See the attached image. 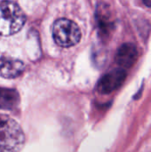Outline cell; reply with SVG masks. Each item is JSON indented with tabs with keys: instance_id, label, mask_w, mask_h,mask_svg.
<instances>
[{
	"instance_id": "obj_1",
	"label": "cell",
	"mask_w": 151,
	"mask_h": 152,
	"mask_svg": "<svg viewBox=\"0 0 151 152\" xmlns=\"http://www.w3.org/2000/svg\"><path fill=\"white\" fill-rule=\"evenodd\" d=\"M24 142L20 125L9 117L0 115V152H20Z\"/></svg>"
},
{
	"instance_id": "obj_2",
	"label": "cell",
	"mask_w": 151,
	"mask_h": 152,
	"mask_svg": "<svg viewBox=\"0 0 151 152\" xmlns=\"http://www.w3.org/2000/svg\"><path fill=\"white\" fill-rule=\"evenodd\" d=\"M26 22V15L14 2L0 3V36H11L19 32Z\"/></svg>"
},
{
	"instance_id": "obj_3",
	"label": "cell",
	"mask_w": 151,
	"mask_h": 152,
	"mask_svg": "<svg viewBox=\"0 0 151 152\" xmlns=\"http://www.w3.org/2000/svg\"><path fill=\"white\" fill-rule=\"evenodd\" d=\"M53 37L59 46L70 47L80 41L81 30L74 21L61 18L57 20L53 26Z\"/></svg>"
},
{
	"instance_id": "obj_4",
	"label": "cell",
	"mask_w": 151,
	"mask_h": 152,
	"mask_svg": "<svg viewBox=\"0 0 151 152\" xmlns=\"http://www.w3.org/2000/svg\"><path fill=\"white\" fill-rule=\"evenodd\" d=\"M126 78V72L124 69H117L105 74L99 81L97 89L101 94H108L118 89Z\"/></svg>"
},
{
	"instance_id": "obj_5",
	"label": "cell",
	"mask_w": 151,
	"mask_h": 152,
	"mask_svg": "<svg viewBox=\"0 0 151 152\" xmlns=\"http://www.w3.org/2000/svg\"><path fill=\"white\" fill-rule=\"evenodd\" d=\"M138 55L139 53L135 45L132 43H125L117 49L115 61L122 69H128L133 66L136 62Z\"/></svg>"
},
{
	"instance_id": "obj_6",
	"label": "cell",
	"mask_w": 151,
	"mask_h": 152,
	"mask_svg": "<svg viewBox=\"0 0 151 152\" xmlns=\"http://www.w3.org/2000/svg\"><path fill=\"white\" fill-rule=\"evenodd\" d=\"M25 65L21 61L10 57L0 58V76L4 78H15L22 74Z\"/></svg>"
},
{
	"instance_id": "obj_7",
	"label": "cell",
	"mask_w": 151,
	"mask_h": 152,
	"mask_svg": "<svg viewBox=\"0 0 151 152\" xmlns=\"http://www.w3.org/2000/svg\"><path fill=\"white\" fill-rule=\"evenodd\" d=\"M20 97L17 91L7 88H0V109L13 110L17 107Z\"/></svg>"
},
{
	"instance_id": "obj_8",
	"label": "cell",
	"mask_w": 151,
	"mask_h": 152,
	"mask_svg": "<svg viewBox=\"0 0 151 152\" xmlns=\"http://www.w3.org/2000/svg\"><path fill=\"white\" fill-rule=\"evenodd\" d=\"M98 23L99 28L101 32L105 35H108L113 28V22L111 20V16L108 6L102 5L98 8Z\"/></svg>"
},
{
	"instance_id": "obj_9",
	"label": "cell",
	"mask_w": 151,
	"mask_h": 152,
	"mask_svg": "<svg viewBox=\"0 0 151 152\" xmlns=\"http://www.w3.org/2000/svg\"><path fill=\"white\" fill-rule=\"evenodd\" d=\"M144 4L148 7H151V0H142Z\"/></svg>"
}]
</instances>
